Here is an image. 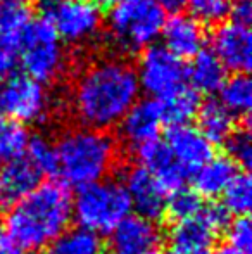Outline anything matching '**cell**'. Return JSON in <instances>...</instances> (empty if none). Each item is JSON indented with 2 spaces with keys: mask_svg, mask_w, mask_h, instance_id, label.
<instances>
[{
  "mask_svg": "<svg viewBox=\"0 0 252 254\" xmlns=\"http://www.w3.org/2000/svg\"><path fill=\"white\" fill-rule=\"evenodd\" d=\"M144 254H159V249H155V251H149V253H144Z\"/></svg>",
  "mask_w": 252,
  "mask_h": 254,
  "instance_id": "cell-40",
  "label": "cell"
},
{
  "mask_svg": "<svg viewBox=\"0 0 252 254\" xmlns=\"http://www.w3.org/2000/svg\"><path fill=\"white\" fill-rule=\"evenodd\" d=\"M0 107L12 121L21 125L38 123L50 109V97L42 83L26 74H16L0 92Z\"/></svg>",
  "mask_w": 252,
  "mask_h": 254,
  "instance_id": "cell-9",
  "label": "cell"
},
{
  "mask_svg": "<svg viewBox=\"0 0 252 254\" xmlns=\"http://www.w3.org/2000/svg\"><path fill=\"white\" fill-rule=\"evenodd\" d=\"M226 157L237 168L249 170L252 164V135L247 128L233 130L232 135L225 140Z\"/></svg>",
  "mask_w": 252,
  "mask_h": 254,
  "instance_id": "cell-29",
  "label": "cell"
},
{
  "mask_svg": "<svg viewBox=\"0 0 252 254\" xmlns=\"http://www.w3.org/2000/svg\"><path fill=\"white\" fill-rule=\"evenodd\" d=\"M221 206L235 216H249L252 206V182L247 171H239L223 192Z\"/></svg>",
  "mask_w": 252,
  "mask_h": 254,
  "instance_id": "cell-25",
  "label": "cell"
},
{
  "mask_svg": "<svg viewBox=\"0 0 252 254\" xmlns=\"http://www.w3.org/2000/svg\"><path fill=\"white\" fill-rule=\"evenodd\" d=\"M225 74L226 69L211 49H202L194 57L190 69H187V78L197 94H212L219 90L226 80Z\"/></svg>",
  "mask_w": 252,
  "mask_h": 254,
  "instance_id": "cell-20",
  "label": "cell"
},
{
  "mask_svg": "<svg viewBox=\"0 0 252 254\" xmlns=\"http://www.w3.org/2000/svg\"><path fill=\"white\" fill-rule=\"evenodd\" d=\"M0 92H2V87H0Z\"/></svg>",
  "mask_w": 252,
  "mask_h": 254,
  "instance_id": "cell-42",
  "label": "cell"
},
{
  "mask_svg": "<svg viewBox=\"0 0 252 254\" xmlns=\"http://www.w3.org/2000/svg\"><path fill=\"white\" fill-rule=\"evenodd\" d=\"M0 207H2V206H0Z\"/></svg>",
  "mask_w": 252,
  "mask_h": 254,
  "instance_id": "cell-43",
  "label": "cell"
},
{
  "mask_svg": "<svg viewBox=\"0 0 252 254\" xmlns=\"http://www.w3.org/2000/svg\"><path fill=\"white\" fill-rule=\"evenodd\" d=\"M26 76L38 83L54 81L62 73L66 56L54 26L45 17L28 21L17 44Z\"/></svg>",
  "mask_w": 252,
  "mask_h": 254,
  "instance_id": "cell-6",
  "label": "cell"
},
{
  "mask_svg": "<svg viewBox=\"0 0 252 254\" xmlns=\"http://www.w3.org/2000/svg\"><path fill=\"white\" fill-rule=\"evenodd\" d=\"M161 125L162 121L157 102L154 99H145V101H137V104L126 113V116L119 123V133L123 140L135 151L140 145L159 138Z\"/></svg>",
  "mask_w": 252,
  "mask_h": 254,
  "instance_id": "cell-16",
  "label": "cell"
},
{
  "mask_svg": "<svg viewBox=\"0 0 252 254\" xmlns=\"http://www.w3.org/2000/svg\"><path fill=\"white\" fill-rule=\"evenodd\" d=\"M121 0H102V3H107V5H116V3H119Z\"/></svg>",
  "mask_w": 252,
  "mask_h": 254,
  "instance_id": "cell-39",
  "label": "cell"
},
{
  "mask_svg": "<svg viewBox=\"0 0 252 254\" xmlns=\"http://www.w3.org/2000/svg\"><path fill=\"white\" fill-rule=\"evenodd\" d=\"M137 73L121 59H101L87 66L73 90V109L83 128L105 131L118 127L137 104Z\"/></svg>",
  "mask_w": 252,
  "mask_h": 254,
  "instance_id": "cell-1",
  "label": "cell"
},
{
  "mask_svg": "<svg viewBox=\"0 0 252 254\" xmlns=\"http://www.w3.org/2000/svg\"><path fill=\"white\" fill-rule=\"evenodd\" d=\"M232 21L242 26H249L251 17H252V3L251 0H233L232 7H230V14Z\"/></svg>",
  "mask_w": 252,
  "mask_h": 254,
  "instance_id": "cell-34",
  "label": "cell"
},
{
  "mask_svg": "<svg viewBox=\"0 0 252 254\" xmlns=\"http://www.w3.org/2000/svg\"><path fill=\"white\" fill-rule=\"evenodd\" d=\"M219 104L233 118H247L252 106V85L247 74H235L219 88Z\"/></svg>",
  "mask_w": 252,
  "mask_h": 254,
  "instance_id": "cell-23",
  "label": "cell"
},
{
  "mask_svg": "<svg viewBox=\"0 0 252 254\" xmlns=\"http://www.w3.org/2000/svg\"><path fill=\"white\" fill-rule=\"evenodd\" d=\"M159 114L161 121L169 127H180V125H189L194 120L201 107V97L194 88L183 87L180 90L173 92L168 97L157 99Z\"/></svg>",
  "mask_w": 252,
  "mask_h": 254,
  "instance_id": "cell-21",
  "label": "cell"
},
{
  "mask_svg": "<svg viewBox=\"0 0 252 254\" xmlns=\"http://www.w3.org/2000/svg\"><path fill=\"white\" fill-rule=\"evenodd\" d=\"M251 30L233 21L223 23L212 35V49L226 71L246 74L252 64Z\"/></svg>",
  "mask_w": 252,
  "mask_h": 254,
  "instance_id": "cell-10",
  "label": "cell"
},
{
  "mask_svg": "<svg viewBox=\"0 0 252 254\" xmlns=\"http://www.w3.org/2000/svg\"><path fill=\"white\" fill-rule=\"evenodd\" d=\"M30 0H0L2 5H10V7H23L24 3H28Z\"/></svg>",
  "mask_w": 252,
  "mask_h": 254,
  "instance_id": "cell-38",
  "label": "cell"
},
{
  "mask_svg": "<svg viewBox=\"0 0 252 254\" xmlns=\"http://www.w3.org/2000/svg\"><path fill=\"white\" fill-rule=\"evenodd\" d=\"M123 185L130 197L131 209L137 211L138 216L151 221H157L164 216L168 194L162 190L151 171L142 166H131L126 170Z\"/></svg>",
  "mask_w": 252,
  "mask_h": 254,
  "instance_id": "cell-11",
  "label": "cell"
},
{
  "mask_svg": "<svg viewBox=\"0 0 252 254\" xmlns=\"http://www.w3.org/2000/svg\"><path fill=\"white\" fill-rule=\"evenodd\" d=\"M131 214L123 182L101 180L78 189L73 197V218L78 227L95 235H107Z\"/></svg>",
  "mask_w": 252,
  "mask_h": 254,
  "instance_id": "cell-4",
  "label": "cell"
},
{
  "mask_svg": "<svg viewBox=\"0 0 252 254\" xmlns=\"http://www.w3.org/2000/svg\"><path fill=\"white\" fill-rule=\"evenodd\" d=\"M166 254H182V253H176V251H173V249H171V251H168Z\"/></svg>",
  "mask_w": 252,
  "mask_h": 254,
  "instance_id": "cell-41",
  "label": "cell"
},
{
  "mask_svg": "<svg viewBox=\"0 0 252 254\" xmlns=\"http://www.w3.org/2000/svg\"><path fill=\"white\" fill-rule=\"evenodd\" d=\"M232 3L233 0H187L192 17L205 24L221 23L230 14Z\"/></svg>",
  "mask_w": 252,
  "mask_h": 254,
  "instance_id": "cell-30",
  "label": "cell"
},
{
  "mask_svg": "<svg viewBox=\"0 0 252 254\" xmlns=\"http://www.w3.org/2000/svg\"><path fill=\"white\" fill-rule=\"evenodd\" d=\"M42 175L26 157L9 161L0 166V206H14L30 195L42 184Z\"/></svg>",
  "mask_w": 252,
  "mask_h": 254,
  "instance_id": "cell-18",
  "label": "cell"
},
{
  "mask_svg": "<svg viewBox=\"0 0 252 254\" xmlns=\"http://www.w3.org/2000/svg\"><path fill=\"white\" fill-rule=\"evenodd\" d=\"M30 16L24 7H10L0 3V37L19 40Z\"/></svg>",
  "mask_w": 252,
  "mask_h": 254,
  "instance_id": "cell-31",
  "label": "cell"
},
{
  "mask_svg": "<svg viewBox=\"0 0 252 254\" xmlns=\"http://www.w3.org/2000/svg\"><path fill=\"white\" fill-rule=\"evenodd\" d=\"M45 19L54 26L59 38L81 44L95 37L102 24L101 9L92 0H64L45 5Z\"/></svg>",
  "mask_w": 252,
  "mask_h": 254,
  "instance_id": "cell-8",
  "label": "cell"
},
{
  "mask_svg": "<svg viewBox=\"0 0 252 254\" xmlns=\"http://www.w3.org/2000/svg\"><path fill=\"white\" fill-rule=\"evenodd\" d=\"M138 87L154 97V101L168 97L173 92L187 87V66L162 45H151L138 61Z\"/></svg>",
  "mask_w": 252,
  "mask_h": 254,
  "instance_id": "cell-7",
  "label": "cell"
},
{
  "mask_svg": "<svg viewBox=\"0 0 252 254\" xmlns=\"http://www.w3.org/2000/svg\"><path fill=\"white\" fill-rule=\"evenodd\" d=\"M202 207H204V202H202L201 195L194 189L182 187L166 197L164 214H168L175 223H180V221L197 216Z\"/></svg>",
  "mask_w": 252,
  "mask_h": 254,
  "instance_id": "cell-27",
  "label": "cell"
},
{
  "mask_svg": "<svg viewBox=\"0 0 252 254\" xmlns=\"http://www.w3.org/2000/svg\"><path fill=\"white\" fill-rule=\"evenodd\" d=\"M218 228L204 213V207L197 216L175 223L169 232L173 251L182 254H211Z\"/></svg>",
  "mask_w": 252,
  "mask_h": 254,
  "instance_id": "cell-17",
  "label": "cell"
},
{
  "mask_svg": "<svg viewBox=\"0 0 252 254\" xmlns=\"http://www.w3.org/2000/svg\"><path fill=\"white\" fill-rule=\"evenodd\" d=\"M109 235L111 254H144L155 251L162 239L157 223L138 214L125 218Z\"/></svg>",
  "mask_w": 252,
  "mask_h": 254,
  "instance_id": "cell-13",
  "label": "cell"
},
{
  "mask_svg": "<svg viewBox=\"0 0 252 254\" xmlns=\"http://www.w3.org/2000/svg\"><path fill=\"white\" fill-rule=\"evenodd\" d=\"M135 154H137V159L140 163L138 166L151 171L168 195L178 189L185 187L189 171L176 163L164 140L155 138L152 142H147V144L135 149Z\"/></svg>",
  "mask_w": 252,
  "mask_h": 254,
  "instance_id": "cell-12",
  "label": "cell"
},
{
  "mask_svg": "<svg viewBox=\"0 0 252 254\" xmlns=\"http://www.w3.org/2000/svg\"><path fill=\"white\" fill-rule=\"evenodd\" d=\"M226 230V244L242 254H251L252 249V225L249 216H237L230 220Z\"/></svg>",
  "mask_w": 252,
  "mask_h": 254,
  "instance_id": "cell-32",
  "label": "cell"
},
{
  "mask_svg": "<svg viewBox=\"0 0 252 254\" xmlns=\"http://www.w3.org/2000/svg\"><path fill=\"white\" fill-rule=\"evenodd\" d=\"M155 2L164 10H169V12H175V14L187 5V0H155Z\"/></svg>",
  "mask_w": 252,
  "mask_h": 254,
  "instance_id": "cell-36",
  "label": "cell"
},
{
  "mask_svg": "<svg viewBox=\"0 0 252 254\" xmlns=\"http://www.w3.org/2000/svg\"><path fill=\"white\" fill-rule=\"evenodd\" d=\"M164 38L162 47L168 49L175 57L182 59H194L204 49V30L197 19L189 14H173L164 21L161 31Z\"/></svg>",
  "mask_w": 252,
  "mask_h": 254,
  "instance_id": "cell-15",
  "label": "cell"
},
{
  "mask_svg": "<svg viewBox=\"0 0 252 254\" xmlns=\"http://www.w3.org/2000/svg\"><path fill=\"white\" fill-rule=\"evenodd\" d=\"M212 254H242V253L235 251V249H233L232 246H228V244H226V242H225V244L219 246V248L216 249V251L212 253Z\"/></svg>",
  "mask_w": 252,
  "mask_h": 254,
  "instance_id": "cell-37",
  "label": "cell"
},
{
  "mask_svg": "<svg viewBox=\"0 0 252 254\" xmlns=\"http://www.w3.org/2000/svg\"><path fill=\"white\" fill-rule=\"evenodd\" d=\"M45 254H104L101 237L83 228H67L47 248Z\"/></svg>",
  "mask_w": 252,
  "mask_h": 254,
  "instance_id": "cell-24",
  "label": "cell"
},
{
  "mask_svg": "<svg viewBox=\"0 0 252 254\" xmlns=\"http://www.w3.org/2000/svg\"><path fill=\"white\" fill-rule=\"evenodd\" d=\"M73 195L61 182L40 184L30 195L9 207L3 232L19 253L47 249L69 228Z\"/></svg>",
  "mask_w": 252,
  "mask_h": 254,
  "instance_id": "cell-2",
  "label": "cell"
},
{
  "mask_svg": "<svg viewBox=\"0 0 252 254\" xmlns=\"http://www.w3.org/2000/svg\"><path fill=\"white\" fill-rule=\"evenodd\" d=\"M0 254H21L3 230H0Z\"/></svg>",
  "mask_w": 252,
  "mask_h": 254,
  "instance_id": "cell-35",
  "label": "cell"
},
{
  "mask_svg": "<svg viewBox=\"0 0 252 254\" xmlns=\"http://www.w3.org/2000/svg\"><path fill=\"white\" fill-rule=\"evenodd\" d=\"M166 10L155 0H121L107 16L109 37L123 52L151 47L161 35Z\"/></svg>",
  "mask_w": 252,
  "mask_h": 254,
  "instance_id": "cell-5",
  "label": "cell"
},
{
  "mask_svg": "<svg viewBox=\"0 0 252 254\" xmlns=\"http://www.w3.org/2000/svg\"><path fill=\"white\" fill-rule=\"evenodd\" d=\"M166 145L171 151L173 157L180 166L187 171H195L211 157H214L212 144L190 125H180V127H169L164 138Z\"/></svg>",
  "mask_w": 252,
  "mask_h": 254,
  "instance_id": "cell-14",
  "label": "cell"
},
{
  "mask_svg": "<svg viewBox=\"0 0 252 254\" xmlns=\"http://www.w3.org/2000/svg\"><path fill=\"white\" fill-rule=\"evenodd\" d=\"M17 44H19V40L0 37V78L10 74L16 67Z\"/></svg>",
  "mask_w": 252,
  "mask_h": 254,
  "instance_id": "cell-33",
  "label": "cell"
},
{
  "mask_svg": "<svg viewBox=\"0 0 252 254\" xmlns=\"http://www.w3.org/2000/svg\"><path fill=\"white\" fill-rule=\"evenodd\" d=\"M239 168L226 156L211 157L194 173V190L201 197H218L225 192Z\"/></svg>",
  "mask_w": 252,
  "mask_h": 254,
  "instance_id": "cell-19",
  "label": "cell"
},
{
  "mask_svg": "<svg viewBox=\"0 0 252 254\" xmlns=\"http://www.w3.org/2000/svg\"><path fill=\"white\" fill-rule=\"evenodd\" d=\"M57 173L66 187L81 189L105 180L116 163V142L105 131L74 128L55 142Z\"/></svg>",
  "mask_w": 252,
  "mask_h": 254,
  "instance_id": "cell-3",
  "label": "cell"
},
{
  "mask_svg": "<svg viewBox=\"0 0 252 254\" xmlns=\"http://www.w3.org/2000/svg\"><path fill=\"white\" fill-rule=\"evenodd\" d=\"M30 133L26 127L12 120H0V166L24 156Z\"/></svg>",
  "mask_w": 252,
  "mask_h": 254,
  "instance_id": "cell-26",
  "label": "cell"
},
{
  "mask_svg": "<svg viewBox=\"0 0 252 254\" xmlns=\"http://www.w3.org/2000/svg\"><path fill=\"white\" fill-rule=\"evenodd\" d=\"M197 130L211 144H225L226 138L235 130V118L218 101L201 104L197 113Z\"/></svg>",
  "mask_w": 252,
  "mask_h": 254,
  "instance_id": "cell-22",
  "label": "cell"
},
{
  "mask_svg": "<svg viewBox=\"0 0 252 254\" xmlns=\"http://www.w3.org/2000/svg\"><path fill=\"white\" fill-rule=\"evenodd\" d=\"M24 157L40 175H55L57 173V156L55 145L47 137L35 135L30 137L24 151Z\"/></svg>",
  "mask_w": 252,
  "mask_h": 254,
  "instance_id": "cell-28",
  "label": "cell"
}]
</instances>
